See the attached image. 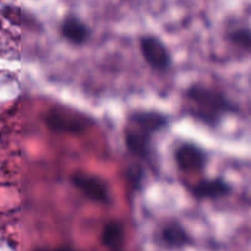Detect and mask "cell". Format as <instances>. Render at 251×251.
Listing matches in <instances>:
<instances>
[{"label": "cell", "instance_id": "6da1fadb", "mask_svg": "<svg viewBox=\"0 0 251 251\" xmlns=\"http://www.w3.org/2000/svg\"><path fill=\"white\" fill-rule=\"evenodd\" d=\"M184 100L189 115L213 127L217 126L226 115L234 114L239 110V107L225 93L207 86H191Z\"/></svg>", "mask_w": 251, "mask_h": 251}, {"label": "cell", "instance_id": "7a4b0ae2", "mask_svg": "<svg viewBox=\"0 0 251 251\" xmlns=\"http://www.w3.org/2000/svg\"><path fill=\"white\" fill-rule=\"evenodd\" d=\"M167 125V118L157 112H135L125 126V144L127 150L140 158H147L151 151L152 135Z\"/></svg>", "mask_w": 251, "mask_h": 251}, {"label": "cell", "instance_id": "3957f363", "mask_svg": "<svg viewBox=\"0 0 251 251\" xmlns=\"http://www.w3.org/2000/svg\"><path fill=\"white\" fill-rule=\"evenodd\" d=\"M46 123L55 132L80 134L92 124V120L70 108H53L47 114Z\"/></svg>", "mask_w": 251, "mask_h": 251}, {"label": "cell", "instance_id": "277c9868", "mask_svg": "<svg viewBox=\"0 0 251 251\" xmlns=\"http://www.w3.org/2000/svg\"><path fill=\"white\" fill-rule=\"evenodd\" d=\"M140 49L145 60L153 69L164 71L171 66L172 58L167 47L153 36H145L140 41Z\"/></svg>", "mask_w": 251, "mask_h": 251}, {"label": "cell", "instance_id": "5b68a950", "mask_svg": "<svg viewBox=\"0 0 251 251\" xmlns=\"http://www.w3.org/2000/svg\"><path fill=\"white\" fill-rule=\"evenodd\" d=\"M74 186L81 191L86 198L100 203L109 202V190L100 178L90 174L77 173L71 178Z\"/></svg>", "mask_w": 251, "mask_h": 251}, {"label": "cell", "instance_id": "8992f818", "mask_svg": "<svg viewBox=\"0 0 251 251\" xmlns=\"http://www.w3.org/2000/svg\"><path fill=\"white\" fill-rule=\"evenodd\" d=\"M176 164L184 172L195 173L201 172L206 166L207 157L203 150L193 144H184L176 151Z\"/></svg>", "mask_w": 251, "mask_h": 251}, {"label": "cell", "instance_id": "52a82bcc", "mask_svg": "<svg viewBox=\"0 0 251 251\" xmlns=\"http://www.w3.org/2000/svg\"><path fill=\"white\" fill-rule=\"evenodd\" d=\"M233 191L232 185L222 178L210 179V180H201L193 186L191 193L198 199H208V200H217L230 195Z\"/></svg>", "mask_w": 251, "mask_h": 251}, {"label": "cell", "instance_id": "ba28073f", "mask_svg": "<svg viewBox=\"0 0 251 251\" xmlns=\"http://www.w3.org/2000/svg\"><path fill=\"white\" fill-rule=\"evenodd\" d=\"M61 34L66 41L73 44H82L90 37V29L81 21L80 19L74 16L66 17L60 27Z\"/></svg>", "mask_w": 251, "mask_h": 251}, {"label": "cell", "instance_id": "9c48e42d", "mask_svg": "<svg viewBox=\"0 0 251 251\" xmlns=\"http://www.w3.org/2000/svg\"><path fill=\"white\" fill-rule=\"evenodd\" d=\"M161 238L164 245L171 249H181L191 243V238L185 228L181 227L176 222H172L164 226L161 233Z\"/></svg>", "mask_w": 251, "mask_h": 251}, {"label": "cell", "instance_id": "30bf717a", "mask_svg": "<svg viewBox=\"0 0 251 251\" xmlns=\"http://www.w3.org/2000/svg\"><path fill=\"white\" fill-rule=\"evenodd\" d=\"M124 228L120 223L110 222L104 226L102 232V243L104 247L118 251L124 242Z\"/></svg>", "mask_w": 251, "mask_h": 251}, {"label": "cell", "instance_id": "8fae6325", "mask_svg": "<svg viewBox=\"0 0 251 251\" xmlns=\"http://www.w3.org/2000/svg\"><path fill=\"white\" fill-rule=\"evenodd\" d=\"M227 41L239 50L251 54V27L238 26L229 29L227 33Z\"/></svg>", "mask_w": 251, "mask_h": 251}, {"label": "cell", "instance_id": "7c38bea8", "mask_svg": "<svg viewBox=\"0 0 251 251\" xmlns=\"http://www.w3.org/2000/svg\"><path fill=\"white\" fill-rule=\"evenodd\" d=\"M38 251H77V250L71 249V248H68V247H63V248H58V249H54V250H38Z\"/></svg>", "mask_w": 251, "mask_h": 251}, {"label": "cell", "instance_id": "4fadbf2b", "mask_svg": "<svg viewBox=\"0 0 251 251\" xmlns=\"http://www.w3.org/2000/svg\"><path fill=\"white\" fill-rule=\"evenodd\" d=\"M1 28H2V21L0 20V31H1Z\"/></svg>", "mask_w": 251, "mask_h": 251}, {"label": "cell", "instance_id": "5bb4252c", "mask_svg": "<svg viewBox=\"0 0 251 251\" xmlns=\"http://www.w3.org/2000/svg\"><path fill=\"white\" fill-rule=\"evenodd\" d=\"M118 251H119V250H118Z\"/></svg>", "mask_w": 251, "mask_h": 251}]
</instances>
